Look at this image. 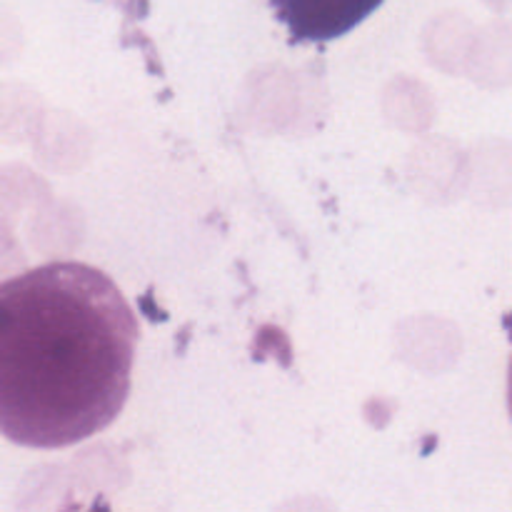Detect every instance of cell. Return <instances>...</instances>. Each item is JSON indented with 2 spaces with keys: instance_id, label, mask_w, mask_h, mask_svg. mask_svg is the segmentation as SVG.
I'll return each mask as SVG.
<instances>
[{
  "instance_id": "7a4b0ae2",
  "label": "cell",
  "mask_w": 512,
  "mask_h": 512,
  "mask_svg": "<svg viewBox=\"0 0 512 512\" xmlns=\"http://www.w3.org/2000/svg\"><path fill=\"white\" fill-rule=\"evenodd\" d=\"M385 0H270L295 43H328L370 18Z\"/></svg>"
},
{
  "instance_id": "6da1fadb",
  "label": "cell",
  "mask_w": 512,
  "mask_h": 512,
  "mask_svg": "<svg viewBox=\"0 0 512 512\" xmlns=\"http://www.w3.org/2000/svg\"><path fill=\"white\" fill-rule=\"evenodd\" d=\"M0 428L25 448H68L103 433L128 403L138 320L118 285L85 263L5 280Z\"/></svg>"
},
{
  "instance_id": "3957f363",
  "label": "cell",
  "mask_w": 512,
  "mask_h": 512,
  "mask_svg": "<svg viewBox=\"0 0 512 512\" xmlns=\"http://www.w3.org/2000/svg\"><path fill=\"white\" fill-rule=\"evenodd\" d=\"M508 410H510V420H512V358H510V368H508Z\"/></svg>"
}]
</instances>
